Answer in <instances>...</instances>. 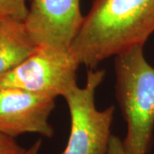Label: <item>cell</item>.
I'll use <instances>...</instances> for the list:
<instances>
[{"instance_id":"9c48e42d","label":"cell","mask_w":154,"mask_h":154,"mask_svg":"<svg viewBox=\"0 0 154 154\" xmlns=\"http://www.w3.org/2000/svg\"><path fill=\"white\" fill-rule=\"evenodd\" d=\"M25 151L14 138L0 134V154H23Z\"/></svg>"},{"instance_id":"277c9868","label":"cell","mask_w":154,"mask_h":154,"mask_svg":"<svg viewBox=\"0 0 154 154\" xmlns=\"http://www.w3.org/2000/svg\"><path fill=\"white\" fill-rule=\"evenodd\" d=\"M80 64L71 48L37 46L17 66L0 75V87L19 88L52 99L64 97L77 85Z\"/></svg>"},{"instance_id":"5b68a950","label":"cell","mask_w":154,"mask_h":154,"mask_svg":"<svg viewBox=\"0 0 154 154\" xmlns=\"http://www.w3.org/2000/svg\"><path fill=\"white\" fill-rule=\"evenodd\" d=\"M80 1L31 0L23 23L33 43L71 48L84 20Z\"/></svg>"},{"instance_id":"30bf717a","label":"cell","mask_w":154,"mask_h":154,"mask_svg":"<svg viewBox=\"0 0 154 154\" xmlns=\"http://www.w3.org/2000/svg\"><path fill=\"white\" fill-rule=\"evenodd\" d=\"M107 154H128L125 151L123 142L120 138L116 135H111Z\"/></svg>"},{"instance_id":"8fae6325","label":"cell","mask_w":154,"mask_h":154,"mask_svg":"<svg viewBox=\"0 0 154 154\" xmlns=\"http://www.w3.org/2000/svg\"><path fill=\"white\" fill-rule=\"evenodd\" d=\"M41 144L42 143L40 140H36L29 148L26 149L25 152L23 154H38V152L41 148Z\"/></svg>"},{"instance_id":"ba28073f","label":"cell","mask_w":154,"mask_h":154,"mask_svg":"<svg viewBox=\"0 0 154 154\" xmlns=\"http://www.w3.org/2000/svg\"><path fill=\"white\" fill-rule=\"evenodd\" d=\"M27 0H0V17L24 22L28 15Z\"/></svg>"},{"instance_id":"52a82bcc","label":"cell","mask_w":154,"mask_h":154,"mask_svg":"<svg viewBox=\"0 0 154 154\" xmlns=\"http://www.w3.org/2000/svg\"><path fill=\"white\" fill-rule=\"evenodd\" d=\"M36 48L23 22L0 17V75L17 66Z\"/></svg>"},{"instance_id":"3957f363","label":"cell","mask_w":154,"mask_h":154,"mask_svg":"<svg viewBox=\"0 0 154 154\" xmlns=\"http://www.w3.org/2000/svg\"><path fill=\"white\" fill-rule=\"evenodd\" d=\"M105 71L88 69L86 84L76 85L63 97L70 115V134L62 154H107L115 107L99 110L95 105L97 88Z\"/></svg>"},{"instance_id":"8992f818","label":"cell","mask_w":154,"mask_h":154,"mask_svg":"<svg viewBox=\"0 0 154 154\" xmlns=\"http://www.w3.org/2000/svg\"><path fill=\"white\" fill-rule=\"evenodd\" d=\"M55 99L19 88L0 87V134L14 139L28 133L52 137L54 128L49 118Z\"/></svg>"},{"instance_id":"7a4b0ae2","label":"cell","mask_w":154,"mask_h":154,"mask_svg":"<svg viewBox=\"0 0 154 154\" xmlns=\"http://www.w3.org/2000/svg\"><path fill=\"white\" fill-rule=\"evenodd\" d=\"M144 45L115 57L116 96L127 123L122 140L128 154H147L154 131V67L146 59Z\"/></svg>"},{"instance_id":"6da1fadb","label":"cell","mask_w":154,"mask_h":154,"mask_svg":"<svg viewBox=\"0 0 154 154\" xmlns=\"http://www.w3.org/2000/svg\"><path fill=\"white\" fill-rule=\"evenodd\" d=\"M154 33V0H93L71 45L81 64L101 62L136 45Z\"/></svg>"}]
</instances>
